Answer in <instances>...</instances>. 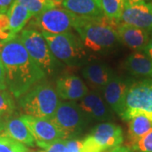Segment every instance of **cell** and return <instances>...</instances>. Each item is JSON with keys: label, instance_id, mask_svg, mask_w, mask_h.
Masks as SVG:
<instances>
[{"label": "cell", "instance_id": "cell-1", "mask_svg": "<svg viewBox=\"0 0 152 152\" xmlns=\"http://www.w3.org/2000/svg\"><path fill=\"white\" fill-rule=\"evenodd\" d=\"M0 58L5 69L7 89L15 98L23 96L46 77L19 37L1 45Z\"/></svg>", "mask_w": 152, "mask_h": 152}, {"label": "cell", "instance_id": "cell-2", "mask_svg": "<svg viewBox=\"0 0 152 152\" xmlns=\"http://www.w3.org/2000/svg\"><path fill=\"white\" fill-rule=\"evenodd\" d=\"M118 23L106 16H76L74 29L84 47L95 53H108L119 42L117 32Z\"/></svg>", "mask_w": 152, "mask_h": 152}, {"label": "cell", "instance_id": "cell-3", "mask_svg": "<svg viewBox=\"0 0 152 152\" xmlns=\"http://www.w3.org/2000/svg\"><path fill=\"white\" fill-rule=\"evenodd\" d=\"M19 103L25 115L38 118H50L59 105L54 88L42 83L34 86L20 98Z\"/></svg>", "mask_w": 152, "mask_h": 152}, {"label": "cell", "instance_id": "cell-4", "mask_svg": "<svg viewBox=\"0 0 152 152\" xmlns=\"http://www.w3.org/2000/svg\"><path fill=\"white\" fill-rule=\"evenodd\" d=\"M118 116L126 121L136 116H145L152 120V80L145 79L131 85Z\"/></svg>", "mask_w": 152, "mask_h": 152}, {"label": "cell", "instance_id": "cell-5", "mask_svg": "<svg viewBox=\"0 0 152 152\" xmlns=\"http://www.w3.org/2000/svg\"><path fill=\"white\" fill-rule=\"evenodd\" d=\"M19 38L31 58L46 75H53L59 68V63L50 50L43 35L37 30H23Z\"/></svg>", "mask_w": 152, "mask_h": 152}, {"label": "cell", "instance_id": "cell-6", "mask_svg": "<svg viewBox=\"0 0 152 152\" xmlns=\"http://www.w3.org/2000/svg\"><path fill=\"white\" fill-rule=\"evenodd\" d=\"M54 57L67 64H76L86 57L85 47L80 38L74 33L50 34L42 32Z\"/></svg>", "mask_w": 152, "mask_h": 152}, {"label": "cell", "instance_id": "cell-7", "mask_svg": "<svg viewBox=\"0 0 152 152\" xmlns=\"http://www.w3.org/2000/svg\"><path fill=\"white\" fill-rule=\"evenodd\" d=\"M49 119L64 134V138L80 133L90 122L79 104L75 102H63Z\"/></svg>", "mask_w": 152, "mask_h": 152}, {"label": "cell", "instance_id": "cell-8", "mask_svg": "<svg viewBox=\"0 0 152 152\" xmlns=\"http://www.w3.org/2000/svg\"><path fill=\"white\" fill-rule=\"evenodd\" d=\"M76 16L64 8L59 6L44 11L34 17L31 21V29L37 30L40 32L50 34H62L70 32L74 28Z\"/></svg>", "mask_w": 152, "mask_h": 152}, {"label": "cell", "instance_id": "cell-9", "mask_svg": "<svg viewBox=\"0 0 152 152\" xmlns=\"http://www.w3.org/2000/svg\"><path fill=\"white\" fill-rule=\"evenodd\" d=\"M20 118L27 125L37 145L44 150L55 141L65 139L64 134L49 118H38L28 115H22Z\"/></svg>", "mask_w": 152, "mask_h": 152}, {"label": "cell", "instance_id": "cell-10", "mask_svg": "<svg viewBox=\"0 0 152 152\" xmlns=\"http://www.w3.org/2000/svg\"><path fill=\"white\" fill-rule=\"evenodd\" d=\"M119 23L135 26L152 33V2L132 3L126 0Z\"/></svg>", "mask_w": 152, "mask_h": 152}, {"label": "cell", "instance_id": "cell-11", "mask_svg": "<svg viewBox=\"0 0 152 152\" xmlns=\"http://www.w3.org/2000/svg\"><path fill=\"white\" fill-rule=\"evenodd\" d=\"M78 104L89 121L103 122L113 118V110L97 91H90Z\"/></svg>", "mask_w": 152, "mask_h": 152}, {"label": "cell", "instance_id": "cell-12", "mask_svg": "<svg viewBox=\"0 0 152 152\" xmlns=\"http://www.w3.org/2000/svg\"><path fill=\"white\" fill-rule=\"evenodd\" d=\"M90 135L104 152L119 147L124 142L122 128L111 123H102L96 125Z\"/></svg>", "mask_w": 152, "mask_h": 152}, {"label": "cell", "instance_id": "cell-13", "mask_svg": "<svg viewBox=\"0 0 152 152\" xmlns=\"http://www.w3.org/2000/svg\"><path fill=\"white\" fill-rule=\"evenodd\" d=\"M134 80L129 78L115 75L102 91L106 102L118 115H119L125 95Z\"/></svg>", "mask_w": 152, "mask_h": 152}, {"label": "cell", "instance_id": "cell-14", "mask_svg": "<svg viewBox=\"0 0 152 152\" xmlns=\"http://www.w3.org/2000/svg\"><path fill=\"white\" fill-rule=\"evenodd\" d=\"M82 75L89 86L95 91H103L105 86L113 78V70L107 64L101 62L88 63L82 69Z\"/></svg>", "mask_w": 152, "mask_h": 152}, {"label": "cell", "instance_id": "cell-15", "mask_svg": "<svg viewBox=\"0 0 152 152\" xmlns=\"http://www.w3.org/2000/svg\"><path fill=\"white\" fill-rule=\"evenodd\" d=\"M56 91L62 99L70 102L80 101L90 92L86 83L76 75L58 78L56 82Z\"/></svg>", "mask_w": 152, "mask_h": 152}, {"label": "cell", "instance_id": "cell-16", "mask_svg": "<svg viewBox=\"0 0 152 152\" xmlns=\"http://www.w3.org/2000/svg\"><path fill=\"white\" fill-rule=\"evenodd\" d=\"M117 32L119 42L136 52H140L145 49L151 35V32H149L145 30L124 23H118L117 26Z\"/></svg>", "mask_w": 152, "mask_h": 152}, {"label": "cell", "instance_id": "cell-17", "mask_svg": "<svg viewBox=\"0 0 152 152\" xmlns=\"http://www.w3.org/2000/svg\"><path fill=\"white\" fill-rule=\"evenodd\" d=\"M0 136H8L27 146H34L36 143L27 125L20 117L7 120L5 124L0 127Z\"/></svg>", "mask_w": 152, "mask_h": 152}, {"label": "cell", "instance_id": "cell-18", "mask_svg": "<svg viewBox=\"0 0 152 152\" xmlns=\"http://www.w3.org/2000/svg\"><path fill=\"white\" fill-rule=\"evenodd\" d=\"M61 5L78 17H99L104 15L100 0H64Z\"/></svg>", "mask_w": 152, "mask_h": 152}, {"label": "cell", "instance_id": "cell-19", "mask_svg": "<svg viewBox=\"0 0 152 152\" xmlns=\"http://www.w3.org/2000/svg\"><path fill=\"white\" fill-rule=\"evenodd\" d=\"M124 68L131 75L152 80V60L141 52L131 53L124 61Z\"/></svg>", "mask_w": 152, "mask_h": 152}, {"label": "cell", "instance_id": "cell-20", "mask_svg": "<svg viewBox=\"0 0 152 152\" xmlns=\"http://www.w3.org/2000/svg\"><path fill=\"white\" fill-rule=\"evenodd\" d=\"M7 14L10 19V30L13 37H17V34L22 31V29L33 16L26 8L16 1L14 2Z\"/></svg>", "mask_w": 152, "mask_h": 152}, {"label": "cell", "instance_id": "cell-21", "mask_svg": "<svg viewBox=\"0 0 152 152\" xmlns=\"http://www.w3.org/2000/svg\"><path fill=\"white\" fill-rule=\"evenodd\" d=\"M152 130V120L145 116H136L129 123V147Z\"/></svg>", "mask_w": 152, "mask_h": 152}, {"label": "cell", "instance_id": "cell-22", "mask_svg": "<svg viewBox=\"0 0 152 152\" xmlns=\"http://www.w3.org/2000/svg\"><path fill=\"white\" fill-rule=\"evenodd\" d=\"M125 3L126 0H100L104 16L118 23L123 15Z\"/></svg>", "mask_w": 152, "mask_h": 152}, {"label": "cell", "instance_id": "cell-23", "mask_svg": "<svg viewBox=\"0 0 152 152\" xmlns=\"http://www.w3.org/2000/svg\"><path fill=\"white\" fill-rule=\"evenodd\" d=\"M32 14L33 16H36L44 11L58 7L56 3L51 0H15Z\"/></svg>", "mask_w": 152, "mask_h": 152}, {"label": "cell", "instance_id": "cell-24", "mask_svg": "<svg viewBox=\"0 0 152 152\" xmlns=\"http://www.w3.org/2000/svg\"><path fill=\"white\" fill-rule=\"evenodd\" d=\"M26 145L8 136H0V152H29Z\"/></svg>", "mask_w": 152, "mask_h": 152}, {"label": "cell", "instance_id": "cell-25", "mask_svg": "<svg viewBox=\"0 0 152 152\" xmlns=\"http://www.w3.org/2000/svg\"><path fill=\"white\" fill-rule=\"evenodd\" d=\"M15 108V102L11 93L7 90H0V118L11 115Z\"/></svg>", "mask_w": 152, "mask_h": 152}, {"label": "cell", "instance_id": "cell-26", "mask_svg": "<svg viewBox=\"0 0 152 152\" xmlns=\"http://www.w3.org/2000/svg\"><path fill=\"white\" fill-rule=\"evenodd\" d=\"M129 148L134 152H152V130L143 136Z\"/></svg>", "mask_w": 152, "mask_h": 152}, {"label": "cell", "instance_id": "cell-27", "mask_svg": "<svg viewBox=\"0 0 152 152\" xmlns=\"http://www.w3.org/2000/svg\"><path fill=\"white\" fill-rule=\"evenodd\" d=\"M82 152H104L101 147L98 145L94 140L92 137L91 135H88L83 140V148Z\"/></svg>", "mask_w": 152, "mask_h": 152}, {"label": "cell", "instance_id": "cell-28", "mask_svg": "<svg viewBox=\"0 0 152 152\" xmlns=\"http://www.w3.org/2000/svg\"><path fill=\"white\" fill-rule=\"evenodd\" d=\"M83 140H66L65 152H82Z\"/></svg>", "mask_w": 152, "mask_h": 152}, {"label": "cell", "instance_id": "cell-29", "mask_svg": "<svg viewBox=\"0 0 152 152\" xmlns=\"http://www.w3.org/2000/svg\"><path fill=\"white\" fill-rule=\"evenodd\" d=\"M66 140H59L58 141L51 144L48 147L45 149V152H65Z\"/></svg>", "mask_w": 152, "mask_h": 152}, {"label": "cell", "instance_id": "cell-30", "mask_svg": "<svg viewBox=\"0 0 152 152\" xmlns=\"http://www.w3.org/2000/svg\"><path fill=\"white\" fill-rule=\"evenodd\" d=\"M0 90H7L5 69L1 58H0Z\"/></svg>", "mask_w": 152, "mask_h": 152}, {"label": "cell", "instance_id": "cell-31", "mask_svg": "<svg viewBox=\"0 0 152 152\" xmlns=\"http://www.w3.org/2000/svg\"><path fill=\"white\" fill-rule=\"evenodd\" d=\"M15 0H0V13H8Z\"/></svg>", "mask_w": 152, "mask_h": 152}, {"label": "cell", "instance_id": "cell-32", "mask_svg": "<svg viewBox=\"0 0 152 152\" xmlns=\"http://www.w3.org/2000/svg\"><path fill=\"white\" fill-rule=\"evenodd\" d=\"M143 53L145 54H146L152 60V33L151 35V37H150V40L147 43L146 47L145 48V49L143 50Z\"/></svg>", "mask_w": 152, "mask_h": 152}, {"label": "cell", "instance_id": "cell-33", "mask_svg": "<svg viewBox=\"0 0 152 152\" xmlns=\"http://www.w3.org/2000/svg\"><path fill=\"white\" fill-rule=\"evenodd\" d=\"M131 150L129 147H126V146H119L116 149L113 150L111 152H131Z\"/></svg>", "mask_w": 152, "mask_h": 152}, {"label": "cell", "instance_id": "cell-34", "mask_svg": "<svg viewBox=\"0 0 152 152\" xmlns=\"http://www.w3.org/2000/svg\"><path fill=\"white\" fill-rule=\"evenodd\" d=\"M132 3H150L152 2V0H128Z\"/></svg>", "mask_w": 152, "mask_h": 152}, {"label": "cell", "instance_id": "cell-35", "mask_svg": "<svg viewBox=\"0 0 152 152\" xmlns=\"http://www.w3.org/2000/svg\"><path fill=\"white\" fill-rule=\"evenodd\" d=\"M51 1L54 2V3H56L58 5L60 6V4H62V3H63V1H64V0H51Z\"/></svg>", "mask_w": 152, "mask_h": 152}, {"label": "cell", "instance_id": "cell-36", "mask_svg": "<svg viewBox=\"0 0 152 152\" xmlns=\"http://www.w3.org/2000/svg\"><path fill=\"white\" fill-rule=\"evenodd\" d=\"M34 152H45L44 151H34Z\"/></svg>", "mask_w": 152, "mask_h": 152}, {"label": "cell", "instance_id": "cell-37", "mask_svg": "<svg viewBox=\"0 0 152 152\" xmlns=\"http://www.w3.org/2000/svg\"><path fill=\"white\" fill-rule=\"evenodd\" d=\"M0 48H1V44H0Z\"/></svg>", "mask_w": 152, "mask_h": 152}, {"label": "cell", "instance_id": "cell-38", "mask_svg": "<svg viewBox=\"0 0 152 152\" xmlns=\"http://www.w3.org/2000/svg\"><path fill=\"white\" fill-rule=\"evenodd\" d=\"M131 152H134V151H131Z\"/></svg>", "mask_w": 152, "mask_h": 152}]
</instances>
